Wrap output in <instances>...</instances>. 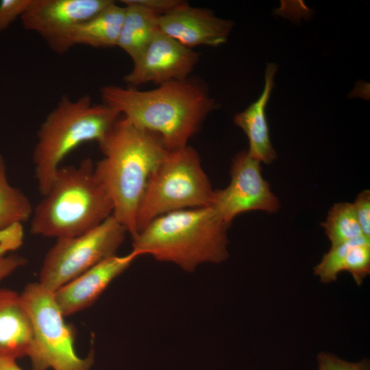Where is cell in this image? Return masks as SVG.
<instances>
[{
	"mask_svg": "<svg viewBox=\"0 0 370 370\" xmlns=\"http://www.w3.org/2000/svg\"><path fill=\"white\" fill-rule=\"evenodd\" d=\"M100 92L103 104L134 125L158 136L168 151L186 147L215 107L201 85L186 79L149 90L108 85Z\"/></svg>",
	"mask_w": 370,
	"mask_h": 370,
	"instance_id": "1",
	"label": "cell"
},
{
	"mask_svg": "<svg viewBox=\"0 0 370 370\" xmlns=\"http://www.w3.org/2000/svg\"><path fill=\"white\" fill-rule=\"evenodd\" d=\"M98 144L103 157L95 164V175L112 201V215L133 238L148 181L169 151L158 136L124 118Z\"/></svg>",
	"mask_w": 370,
	"mask_h": 370,
	"instance_id": "2",
	"label": "cell"
},
{
	"mask_svg": "<svg viewBox=\"0 0 370 370\" xmlns=\"http://www.w3.org/2000/svg\"><path fill=\"white\" fill-rule=\"evenodd\" d=\"M229 227L210 206L177 210L149 222L132 238V251L193 272L228 258Z\"/></svg>",
	"mask_w": 370,
	"mask_h": 370,
	"instance_id": "3",
	"label": "cell"
},
{
	"mask_svg": "<svg viewBox=\"0 0 370 370\" xmlns=\"http://www.w3.org/2000/svg\"><path fill=\"white\" fill-rule=\"evenodd\" d=\"M91 159L60 166L33 209L32 234L56 238L84 234L112 214L113 204L96 177Z\"/></svg>",
	"mask_w": 370,
	"mask_h": 370,
	"instance_id": "4",
	"label": "cell"
},
{
	"mask_svg": "<svg viewBox=\"0 0 370 370\" xmlns=\"http://www.w3.org/2000/svg\"><path fill=\"white\" fill-rule=\"evenodd\" d=\"M119 116L103 103L94 104L89 95L75 100L62 97L41 123L33 150L34 173L42 196L47 192L63 159L85 142L99 143Z\"/></svg>",
	"mask_w": 370,
	"mask_h": 370,
	"instance_id": "5",
	"label": "cell"
},
{
	"mask_svg": "<svg viewBox=\"0 0 370 370\" xmlns=\"http://www.w3.org/2000/svg\"><path fill=\"white\" fill-rule=\"evenodd\" d=\"M214 195L195 149L187 145L169 151L147 184L136 216L137 234L161 215L210 206Z\"/></svg>",
	"mask_w": 370,
	"mask_h": 370,
	"instance_id": "6",
	"label": "cell"
},
{
	"mask_svg": "<svg viewBox=\"0 0 370 370\" xmlns=\"http://www.w3.org/2000/svg\"><path fill=\"white\" fill-rule=\"evenodd\" d=\"M20 295L32 325L33 341L27 356L33 370H90L93 352L86 358L76 354L73 329L64 321L54 293L36 282L27 284Z\"/></svg>",
	"mask_w": 370,
	"mask_h": 370,
	"instance_id": "7",
	"label": "cell"
},
{
	"mask_svg": "<svg viewBox=\"0 0 370 370\" xmlns=\"http://www.w3.org/2000/svg\"><path fill=\"white\" fill-rule=\"evenodd\" d=\"M127 233L112 214L84 234L57 238L43 260L38 283L55 293L92 267L115 256Z\"/></svg>",
	"mask_w": 370,
	"mask_h": 370,
	"instance_id": "8",
	"label": "cell"
},
{
	"mask_svg": "<svg viewBox=\"0 0 370 370\" xmlns=\"http://www.w3.org/2000/svg\"><path fill=\"white\" fill-rule=\"evenodd\" d=\"M230 175L231 180L226 188L214 190L210 206L223 222L230 226L237 215L251 210L269 213L278 211L280 201L262 175L260 162L247 151L234 157Z\"/></svg>",
	"mask_w": 370,
	"mask_h": 370,
	"instance_id": "9",
	"label": "cell"
},
{
	"mask_svg": "<svg viewBox=\"0 0 370 370\" xmlns=\"http://www.w3.org/2000/svg\"><path fill=\"white\" fill-rule=\"evenodd\" d=\"M198 54L159 30L140 56L132 71L124 77L131 88L147 82L162 84L183 80L198 60Z\"/></svg>",
	"mask_w": 370,
	"mask_h": 370,
	"instance_id": "10",
	"label": "cell"
},
{
	"mask_svg": "<svg viewBox=\"0 0 370 370\" xmlns=\"http://www.w3.org/2000/svg\"><path fill=\"white\" fill-rule=\"evenodd\" d=\"M111 0H32L21 17L23 27L40 35L53 51L77 24L95 16Z\"/></svg>",
	"mask_w": 370,
	"mask_h": 370,
	"instance_id": "11",
	"label": "cell"
},
{
	"mask_svg": "<svg viewBox=\"0 0 370 370\" xmlns=\"http://www.w3.org/2000/svg\"><path fill=\"white\" fill-rule=\"evenodd\" d=\"M232 26V21L217 17L211 10L191 7L186 2L158 18L160 32L190 49L223 44Z\"/></svg>",
	"mask_w": 370,
	"mask_h": 370,
	"instance_id": "12",
	"label": "cell"
},
{
	"mask_svg": "<svg viewBox=\"0 0 370 370\" xmlns=\"http://www.w3.org/2000/svg\"><path fill=\"white\" fill-rule=\"evenodd\" d=\"M137 257L132 251L125 256L108 258L56 291L54 297L64 317L75 314L94 304L112 280Z\"/></svg>",
	"mask_w": 370,
	"mask_h": 370,
	"instance_id": "13",
	"label": "cell"
},
{
	"mask_svg": "<svg viewBox=\"0 0 370 370\" xmlns=\"http://www.w3.org/2000/svg\"><path fill=\"white\" fill-rule=\"evenodd\" d=\"M32 341V321L21 295L0 288V357L27 356Z\"/></svg>",
	"mask_w": 370,
	"mask_h": 370,
	"instance_id": "14",
	"label": "cell"
},
{
	"mask_svg": "<svg viewBox=\"0 0 370 370\" xmlns=\"http://www.w3.org/2000/svg\"><path fill=\"white\" fill-rule=\"evenodd\" d=\"M277 69L275 64H267L264 73V87L260 97L246 110L236 114L234 117V123L244 131L249 139L248 153L264 164L271 163L277 156L271 142L265 112L274 87V77Z\"/></svg>",
	"mask_w": 370,
	"mask_h": 370,
	"instance_id": "15",
	"label": "cell"
},
{
	"mask_svg": "<svg viewBox=\"0 0 370 370\" xmlns=\"http://www.w3.org/2000/svg\"><path fill=\"white\" fill-rule=\"evenodd\" d=\"M124 13V6L113 1L95 16L75 26L53 51L64 53L77 45L95 48L116 47Z\"/></svg>",
	"mask_w": 370,
	"mask_h": 370,
	"instance_id": "16",
	"label": "cell"
},
{
	"mask_svg": "<svg viewBox=\"0 0 370 370\" xmlns=\"http://www.w3.org/2000/svg\"><path fill=\"white\" fill-rule=\"evenodd\" d=\"M121 2L125 5V13L116 47L123 50L134 62L158 31L160 15L133 0Z\"/></svg>",
	"mask_w": 370,
	"mask_h": 370,
	"instance_id": "17",
	"label": "cell"
},
{
	"mask_svg": "<svg viewBox=\"0 0 370 370\" xmlns=\"http://www.w3.org/2000/svg\"><path fill=\"white\" fill-rule=\"evenodd\" d=\"M33 209L29 198L9 183L5 162L0 154V230L27 221Z\"/></svg>",
	"mask_w": 370,
	"mask_h": 370,
	"instance_id": "18",
	"label": "cell"
},
{
	"mask_svg": "<svg viewBox=\"0 0 370 370\" xmlns=\"http://www.w3.org/2000/svg\"><path fill=\"white\" fill-rule=\"evenodd\" d=\"M321 225L331 242V246L364 236L352 203L335 204L329 210L326 220Z\"/></svg>",
	"mask_w": 370,
	"mask_h": 370,
	"instance_id": "19",
	"label": "cell"
},
{
	"mask_svg": "<svg viewBox=\"0 0 370 370\" xmlns=\"http://www.w3.org/2000/svg\"><path fill=\"white\" fill-rule=\"evenodd\" d=\"M344 271L360 285L370 273V240L364 236L354 239L347 251Z\"/></svg>",
	"mask_w": 370,
	"mask_h": 370,
	"instance_id": "20",
	"label": "cell"
},
{
	"mask_svg": "<svg viewBox=\"0 0 370 370\" xmlns=\"http://www.w3.org/2000/svg\"><path fill=\"white\" fill-rule=\"evenodd\" d=\"M353 240L331 246L323 255L321 262L314 268V275L321 282L327 284L336 281L338 274L344 271L345 256Z\"/></svg>",
	"mask_w": 370,
	"mask_h": 370,
	"instance_id": "21",
	"label": "cell"
},
{
	"mask_svg": "<svg viewBox=\"0 0 370 370\" xmlns=\"http://www.w3.org/2000/svg\"><path fill=\"white\" fill-rule=\"evenodd\" d=\"M32 0H1L0 1V33L21 16L28 8Z\"/></svg>",
	"mask_w": 370,
	"mask_h": 370,
	"instance_id": "22",
	"label": "cell"
},
{
	"mask_svg": "<svg viewBox=\"0 0 370 370\" xmlns=\"http://www.w3.org/2000/svg\"><path fill=\"white\" fill-rule=\"evenodd\" d=\"M318 370H370L367 360L348 362L328 352L317 356Z\"/></svg>",
	"mask_w": 370,
	"mask_h": 370,
	"instance_id": "23",
	"label": "cell"
},
{
	"mask_svg": "<svg viewBox=\"0 0 370 370\" xmlns=\"http://www.w3.org/2000/svg\"><path fill=\"white\" fill-rule=\"evenodd\" d=\"M352 204L362 234L370 240V190L360 192Z\"/></svg>",
	"mask_w": 370,
	"mask_h": 370,
	"instance_id": "24",
	"label": "cell"
},
{
	"mask_svg": "<svg viewBox=\"0 0 370 370\" xmlns=\"http://www.w3.org/2000/svg\"><path fill=\"white\" fill-rule=\"evenodd\" d=\"M23 241L22 224H15L8 228L0 230V259L8 252L19 248Z\"/></svg>",
	"mask_w": 370,
	"mask_h": 370,
	"instance_id": "25",
	"label": "cell"
},
{
	"mask_svg": "<svg viewBox=\"0 0 370 370\" xmlns=\"http://www.w3.org/2000/svg\"><path fill=\"white\" fill-rule=\"evenodd\" d=\"M133 1L160 16L169 12L185 2L179 0H133Z\"/></svg>",
	"mask_w": 370,
	"mask_h": 370,
	"instance_id": "26",
	"label": "cell"
},
{
	"mask_svg": "<svg viewBox=\"0 0 370 370\" xmlns=\"http://www.w3.org/2000/svg\"><path fill=\"white\" fill-rule=\"evenodd\" d=\"M27 260L17 254H8L0 259V282L16 269L23 266Z\"/></svg>",
	"mask_w": 370,
	"mask_h": 370,
	"instance_id": "27",
	"label": "cell"
},
{
	"mask_svg": "<svg viewBox=\"0 0 370 370\" xmlns=\"http://www.w3.org/2000/svg\"><path fill=\"white\" fill-rule=\"evenodd\" d=\"M15 358L0 357V370H23L16 363Z\"/></svg>",
	"mask_w": 370,
	"mask_h": 370,
	"instance_id": "28",
	"label": "cell"
}]
</instances>
